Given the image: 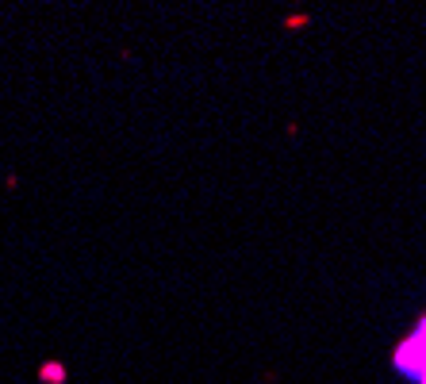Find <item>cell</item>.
<instances>
[{
    "label": "cell",
    "instance_id": "cell-1",
    "mask_svg": "<svg viewBox=\"0 0 426 384\" xmlns=\"http://www.w3.org/2000/svg\"><path fill=\"white\" fill-rule=\"evenodd\" d=\"M396 369L403 376H411L415 384H426V319L415 326L411 338H403V346L396 350Z\"/></svg>",
    "mask_w": 426,
    "mask_h": 384
}]
</instances>
